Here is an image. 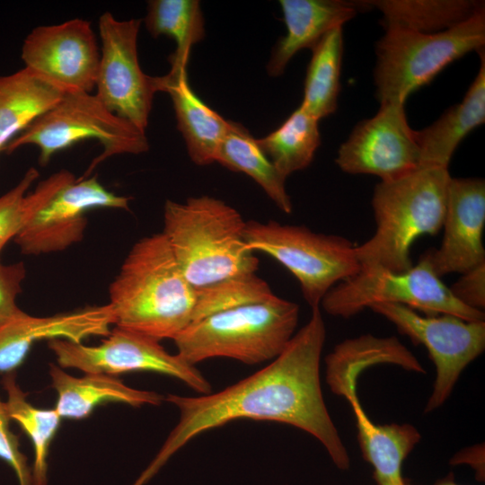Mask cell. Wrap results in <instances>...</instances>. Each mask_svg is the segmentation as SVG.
<instances>
[{
	"label": "cell",
	"instance_id": "3",
	"mask_svg": "<svg viewBox=\"0 0 485 485\" xmlns=\"http://www.w3.org/2000/svg\"><path fill=\"white\" fill-rule=\"evenodd\" d=\"M245 228L234 207L211 196L168 199L163 206L162 233L195 289L256 273L259 260L247 246Z\"/></svg>",
	"mask_w": 485,
	"mask_h": 485
},
{
	"label": "cell",
	"instance_id": "16",
	"mask_svg": "<svg viewBox=\"0 0 485 485\" xmlns=\"http://www.w3.org/2000/svg\"><path fill=\"white\" fill-rule=\"evenodd\" d=\"M91 22L80 18L33 29L22 47L24 67L64 93H91L100 62Z\"/></svg>",
	"mask_w": 485,
	"mask_h": 485
},
{
	"label": "cell",
	"instance_id": "15",
	"mask_svg": "<svg viewBox=\"0 0 485 485\" xmlns=\"http://www.w3.org/2000/svg\"><path fill=\"white\" fill-rule=\"evenodd\" d=\"M350 174H371L381 181L400 178L419 166L421 152L403 103H382L377 113L360 121L340 146L335 159Z\"/></svg>",
	"mask_w": 485,
	"mask_h": 485
},
{
	"label": "cell",
	"instance_id": "24",
	"mask_svg": "<svg viewBox=\"0 0 485 485\" xmlns=\"http://www.w3.org/2000/svg\"><path fill=\"white\" fill-rule=\"evenodd\" d=\"M215 162L231 171L247 174L282 212H292L293 205L286 189V178L242 124L231 120L229 129L217 149Z\"/></svg>",
	"mask_w": 485,
	"mask_h": 485
},
{
	"label": "cell",
	"instance_id": "34",
	"mask_svg": "<svg viewBox=\"0 0 485 485\" xmlns=\"http://www.w3.org/2000/svg\"><path fill=\"white\" fill-rule=\"evenodd\" d=\"M449 289L463 305L483 312L485 308V263L463 274Z\"/></svg>",
	"mask_w": 485,
	"mask_h": 485
},
{
	"label": "cell",
	"instance_id": "18",
	"mask_svg": "<svg viewBox=\"0 0 485 485\" xmlns=\"http://www.w3.org/2000/svg\"><path fill=\"white\" fill-rule=\"evenodd\" d=\"M114 322L109 304L49 316L23 313L0 328V372H13L40 340L63 339L82 342L92 336L106 337Z\"/></svg>",
	"mask_w": 485,
	"mask_h": 485
},
{
	"label": "cell",
	"instance_id": "8",
	"mask_svg": "<svg viewBox=\"0 0 485 485\" xmlns=\"http://www.w3.org/2000/svg\"><path fill=\"white\" fill-rule=\"evenodd\" d=\"M129 201L107 190L97 176L75 179L61 170L27 194L24 223L13 241L25 255L63 251L84 239L90 209L128 210Z\"/></svg>",
	"mask_w": 485,
	"mask_h": 485
},
{
	"label": "cell",
	"instance_id": "9",
	"mask_svg": "<svg viewBox=\"0 0 485 485\" xmlns=\"http://www.w3.org/2000/svg\"><path fill=\"white\" fill-rule=\"evenodd\" d=\"M245 240L250 251L266 253L294 275L311 308L320 307L334 286L361 269L353 242L304 225L251 220L246 222Z\"/></svg>",
	"mask_w": 485,
	"mask_h": 485
},
{
	"label": "cell",
	"instance_id": "11",
	"mask_svg": "<svg viewBox=\"0 0 485 485\" xmlns=\"http://www.w3.org/2000/svg\"><path fill=\"white\" fill-rule=\"evenodd\" d=\"M326 383L331 391L345 397L351 405L357 429V440L364 459L374 469L377 485H407L402 463L421 436L410 424L374 423L357 395V380L365 369L376 365L373 350L366 345L342 341L326 356Z\"/></svg>",
	"mask_w": 485,
	"mask_h": 485
},
{
	"label": "cell",
	"instance_id": "5",
	"mask_svg": "<svg viewBox=\"0 0 485 485\" xmlns=\"http://www.w3.org/2000/svg\"><path fill=\"white\" fill-rule=\"evenodd\" d=\"M298 317L297 304L273 295L197 321L173 341L177 355L192 366L212 357L254 365L283 352L295 333Z\"/></svg>",
	"mask_w": 485,
	"mask_h": 485
},
{
	"label": "cell",
	"instance_id": "20",
	"mask_svg": "<svg viewBox=\"0 0 485 485\" xmlns=\"http://www.w3.org/2000/svg\"><path fill=\"white\" fill-rule=\"evenodd\" d=\"M160 92L172 99L177 128L181 133L190 160L197 165L215 163L217 149L231 120L209 108L191 89L187 69L160 76Z\"/></svg>",
	"mask_w": 485,
	"mask_h": 485
},
{
	"label": "cell",
	"instance_id": "36",
	"mask_svg": "<svg viewBox=\"0 0 485 485\" xmlns=\"http://www.w3.org/2000/svg\"><path fill=\"white\" fill-rule=\"evenodd\" d=\"M407 485H410L409 482L407 483ZM436 485H458L452 475H449L448 477L437 481L436 483Z\"/></svg>",
	"mask_w": 485,
	"mask_h": 485
},
{
	"label": "cell",
	"instance_id": "30",
	"mask_svg": "<svg viewBox=\"0 0 485 485\" xmlns=\"http://www.w3.org/2000/svg\"><path fill=\"white\" fill-rule=\"evenodd\" d=\"M195 290L193 322L225 310L266 300L275 295L269 284L256 273L233 278Z\"/></svg>",
	"mask_w": 485,
	"mask_h": 485
},
{
	"label": "cell",
	"instance_id": "19",
	"mask_svg": "<svg viewBox=\"0 0 485 485\" xmlns=\"http://www.w3.org/2000/svg\"><path fill=\"white\" fill-rule=\"evenodd\" d=\"M287 33L274 46L267 71L281 75L301 49L312 48L328 31L343 26L363 9L358 1L280 0Z\"/></svg>",
	"mask_w": 485,
	"mask_h": 485
},
{
	"label": "cell",
	"instance_id": "13",
	"mask_svg": "<svg viewBox=\"0 0 485 485\" xmlns=\"http://www.w3.org/2000/svg\"><path fill=\"white\" fill-rule=\"evenodd\" d=\"M48 347L62 368L113 376L152 371L177 378L200 395L211 393V384L195 366L167 352L159 340L124 328L115 326L97 346L54 339Z\"/></svg>",
	"mask_w": 485,
	"mask_h": 485
},
{
	"label": "cell",
	"instance_id": "12",
	"mask_svg": "<svg viewBox=\"0 0 485 485\" xmlns=\"http://www.w3.org/2000/svg\"><path fill=\"white\" fill-rule=\"evenodd\" d=\"M369 308L427 348L436 367V379L425 413L445 402L463 369L484 351V321H466L452 314L423 316L397 304H376Z\"/></svg>",
	"mask_w": 485,
	"mask_h": 485
},
{
	"label": "cell",
	"instance_id": "27",
	"mask_svg": "<svg viewBox=\"0 0 485 485\" xmlns=\"http://www.w3.org/2000/svg\"><path fill=\"white\" fill-rule=\"evenodd\" d=\"M145 25L154 37L168 36L176 43L169 60L172 72L185 70L191 48L205 37L204 18L198 0H151Z\"/></svg>",
	"mask_w": 485,
	"mask_h": 485
},
{
	"label": "cell",
	"instance_id": "10",
	"mask_svg": "<svg viewBox=\"0 0 485 485\" xmlns=\"http://www.w3.org/2000/svg\"><path fill=\"white\" fill-rule=\"evenodd\" d=\"M376 304H402L426 315L452 314L466 321L485 317L483 312L458 302L421 257L417 265L402 272L378 265L361 266L356 275L325 295L320 308L332 316L350 318Z\"/></svg>",
	"mask_w": 485,
	"mask_h": 485
},
{
	"label": "cell",
	"instance_id": "17",
	"mask_svg": "<svg viewBox=\"0 0 485 485\" xmlns=\"http://www.w3.org/2000/svg\"><path fill=\"white\" fill-rule=\"evenodd\" d=\"M484 225V180L451 177L442 242L421 258L439 278L450 273L463 274L485 263Z\"/></svg>",
	"mask_w": 485,
	"mask_h": 485
},
{
	"label": "cell",
	"instance_id": "29",
	"mask_svg": "<svg viewBox=\"0 0 485 485\" xmlns=\"http://www.w3.org/2000/svg\"><path fill=\"white\" fill-rule=\"evenodd\" d=\"M2 384L7 394L5 402L11 419L22 427L33 445V485H48L49 447L62 418L55 408L42 409L32 405L18 384L14 371L4 374Z\"/></svg>",
	"mask_w": 485,
	"mask_h": 485
},
{
	"label": "cell",
	"instance_id": "31",
	"mask_svg": "<svg viewBox=\"0 0 485 485\" xmlns=\"http://www.w3.org/2000/svg\"><path fill=\"white\" fill-rule=\"evenodd\" d=\"M38 177L39 172L30 168L13 189L0 197V253L23 225L28 190Z\"/></svg>",
	"mask_w": 485,
	"mask_h": 485
},
{
	"label": "cell",
	"instance_id": "21",
	"mask_svg": "<svg viewBox=\"0 0 485 485\" xmlns=\"http://www.w3.org/2000/svg\"><path fill=\"white\" fill-rule=\"evenodd\" d=\"M48 373L57 394L54 408L62 419H85L96 406L108 402L141 407L159 405L164 400L158 392L129 387L113 375L85 374L76 377L56 364L49 365Z\"/></svg>",
	"mask_w": 485,
	"mask_h": 485
},
{
	"label": "cell",
	"instance_id": "1",
	"mask_svg": "<svg viewBox=\"0 0 485 485\" xmlns=\"http://www.w3.org/2000/svg\"><path fill=\"white\" fill-rule=\"evenodd\" d=\"M326 337L320 307L266 367L216 393L168 394L180 419L163 446L133 485L146 483L190 440L238 419L271 420L298 428L317 438L337 468L350 459L325 405L320 361Z\"/></svg>",
	"mask_w": 485,
	"mask_h": 485
},
{
	"label": "cell",
	"instance_id": "6",
	"mask_svg": "<svg viewBox=\"0 0 485 485\" xmlns=\"http://www.w3.org/2000/svg\"><path fill=\"white\" fill-rule=\"evenodd\" d=\"M375 46L374 81L382 103H405L408 96L428 84L440 71L485 43V9L438 32L384 27Z\"/></svg>",
	"mask_w": 485,
	"mask_h": 485
},
{
	"label": "cell",
	"instance_id": "26",
	"mask_svg": "<svg viewBox=\"0 0 485 485\" xmlns=\"http://www.w3.org/2000/svg\"><path fill=\"white\" fill-rule=\"evenodd\" d=\"M300 107L317 120L338 106L343 55L342 26L328 31L312 48Z\"/></svg>",
	"mask_w": 485,
	"mask_h": 485
},
{
	"label": "cell",
	"instance_id": "4",
	"mask_svg": "<svg viewBox=\"0 0 485 485\" xmlns=\"http://www.w3.org/2000/svg\"><path fill=\"white\" fill-rule=\"evenodd\" d=\"M450 179L448 165L421 162L412 172L376 184L372 198L376 229L356 247L361 266L394 272L410 269L415 240L442 229Z\"/></svg>",
	"mask_w": 485,
	"mask_h": 485
},
{
	"label": "cell",
	"instance_id": "32",
	"mask_svg": "<svg viewBox=\"0 0 485 485\" xmlns=\"http://www.w3.org/2000/svg\"><path fill=\"white\" fill-rule=\"evenodd\" d=\"M11 421L6 402L0 398V459L13 470L18 485H33L31 468L20 449L18 436L11 429Z\"/></svg>",
	"mask_w": 485,
	"mask_h": 485
},
{
	"label": "cell",
	"instance_id": "35",
	"mask_svg": "<svg viewBox=\"0 0 485 485\" xmlns=\"http://www.w3.org/2000/svg\"><path fill=\"white\" fill-rule=\"evenodd\" d=\"M451 464H468L476 473L480 481L485 479L484 445L480 444L458 452L450 461Z\"/></svg>",
	"mask_w": 485,
	"mask_h": 485
},
{
	"label": "cell",
	"instance_id": "33",
	"mask_svg": "<svg viewBox=\"0 0 485 485\" xmlns=\"http://www.w3.org/2000/svg\"><path fill=\"white\" fill-rule=\"evenodd\" d=\"M26 277V267L22 261L3 264L0 261V328L22 315L16 298L22 292V284Z\"/></svg>",
	"mask_w": 485,
	"mask_h": 485
},
{
	"label": "cell",
	"instance_id": "2",
	"mask_svg": "<svg viewBox=\"0 0 485 485\" xmlns=\"http://www.w3.org/2000/svg\"><path fill=\"white\" fill-rule=\"evenodd\" d=\"M114 325L157 340H173L193 322L196 290L163 234L138 240L109 287Z\"/></svg>",
	"mask_w": 485,
	"mask_h": 485
},
{
	"label": "cell",
	"instance_id": "7",
	"mask_svg": "<svg viewBox=\"0 0 485 485\" xmlns=\"http://www.w3.org/2000/svg\"><path fill=\"white\" fill-rule=\"evenodd\" d=\"M86 139L98 140L102 153L93 160L82 178L88 177L101 163L117 154H139L148 151L146 131L110 111L90 93H66L48 111L13 137L3 149L7 154L33 145L39 149L40 165L48 163L57 152Z\"/></svg>",
	"mask_w": 485,
	"mask_h": 485
},
{
	"label": "cell",
	"instance_id": "14",
	"mask_svg": "<svg viewBox=\"0 0 485 485\" xmlns=\"http://www.w3.org/2000/svg\"><path fill=\"white\" fill-rule=\"evenodd\" d=\"M141 22L137 18L119 21L109 12L101 15L95 95L110 111L146 131L160 76H150L140 67L137 43Z\"/></svg>",
	"mask_w": 485,
	"mask_h": 485
},
{
	"label": "cell",
	"instance_id": "28",
	"mask_svg": "<svg viewBox=\"0 0 485 485\" xmlns=\"http://www.w3.org/2000/svg\"><path fill=\"white\" fill-rule=\"evenodd\" d=\"M318 121L299 106L276 130L256 139L286 179L311 164L321 144Z\"/></svg>",
	"mask_w": 485,
	"mask_h": 485
},
{
	"label": "cell",
	"instance_id": "23",
	"mask_svg": "<svg viewBox=\"0 0 485 485\" xmlns=\"http://www.w3.org/2000/svg\"><path fill=\"white\" fill-rule=\"evenodd\" d=\"M65 93L26 67L0 75V152Z\"/></svg>",
	"mask_w": 485,
	"mask_h": 485
},
{
	"label": "cell",
	"instance_id": "22",
	"mask_svg": "<svg viewBox=\"0 0 485 485\" xmlns=\"http://www.w3.org/2000/svg\"><path fill=\"white\" fill-rule=\"evenodd\" d=\"M479 72L463 101L447 110L438 119L421 130H415L421 162L449 165L460 142L485 121V56Z\"/></svg>",
	"mask_w": 485,
	"mask_h": 485
},
{
	"label": "cell",
	"instance_id": "25",
	"mask_svg": "<svg viewBox=\"0 0 485 485\" xmlns=\"http://www.w3.org/2000/svg\"><path fill=\"white\" fill-rule=\"evenodd\" d=\"M359 3L364 9L380 11L384 27L425 33L450 29L484 7L483 3L470 0H372Z\"/></svg>",
	"mask_w": 485,
	"mask_h": 485
}]
</instances>
